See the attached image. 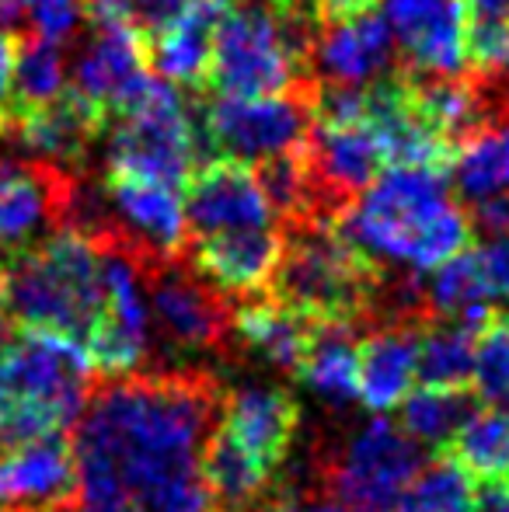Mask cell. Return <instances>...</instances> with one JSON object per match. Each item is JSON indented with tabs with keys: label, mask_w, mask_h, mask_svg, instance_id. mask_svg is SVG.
<instances>
[{
	"label": "cell",
	"mask_w": 509,
	"mask_h": 512,
	"mask_svg": "<svg viewBox=\"0 0 509 512\" xmlns=\"http://www.w3.org/2000/svg\"><path fill=\"white\" fill-rule=\"evenodd\" d=\"M475 391L492 408H509V314H492L475 338Z\"/></svg>",
	"instance_id": "d6a6232c"
},
{
	"label": "cell",
	"mask_w": 509,
	"mask_h": 512,
	"mask_svg": "<svg viewBox=\"0 0 509 512\" xmlns=\"http://www.w3.org/2000/svg\"><path fill=\"white\" fill-rule=\"evenodd\" d=\"M98 255L102 237L77 227L53 230L46 241L14 251L0 265L11 321L25 331L70 338L84 349L102 307Z\"/></svg>",
	"instance_id": "3957f363"
},
{
	"label": "cell",
	"mask_w": 509,
	"mask_h": 512,
	"mask_svg": "<svg viewBox=\"0 0 509 512\" xmlns=\"http://www.w3.org/2000/svg\"><path fill=\"white\" fill-rule=\"evenodd\" d=\"M84 14L95 21L98 28L109 25H140L133 0H81Z\"/></svg>",
	"instance_id": "74e56055"
},
{
	"label": "cell",
	"mask_w": 509,
	"mask_h": 512,
	"mask_svg": "<svg viewBox=\"0 0 509 512\" xmlns=\"http://www.w3.org/2000/svg\"><path fill=\"white\" fill-rule=\"evenodd\" d=\"M220 391L203 373H129L77 418V512H217L203 478Z\"/></svg>",
	"instance_id": "6da1fadb"
},
{
	"label": "cell",
	"mask_w": 509,
	"mask_h": 512,
	"mask_svg": "<svg viewBox=\"0 0 509 512\" xmlns=\"http://www.w3.org/2000/svg\"><path fill=\"white\" fill-rule=\"evenodd\" d=\"M475 506L478 495L471 474L454 457H436L408 481L394 512H475Z\"/></svg>",
	"instance_id": "f546056e"
},
{
	"label": "cell",
	"mask_w": 509,
	"mask_h": 512,
	"mask_svg": "<svg viewBox=\"0 0 509 512\" xmlns=\"http://www.w3.org/2000/svg\"><path fill=\"white\" fill-rule=\"evenodd\" d=\"M339 234L370 262L433 272L471 244V216L450 196L447 171L391 168L377 175L346 213Z\"/></svg>",
	"instance_id": "7a4b0ae2"
},
{
	"label": "cell",
	"mask_w": 509,
	"mask_h": 512,
	"mask_svg": "<svg viewBox=\"0 0 509 512\" xmlns=\"http://www.w3.org/2000/svg\"><path fill=\"white\" fill-rule=\"evenodd\" d=\"M475 411L464 391H447V387H422L401 401V429L426 446H450L464 418Z\"/></svg>",
	"instance_id": "4dcf8cb0"
},
{
	"label": "cell",
	"mask_w": 509,
	"mask_h": 512,
	"mask_svg": "<svg viewBox=\"0 0 509 512\" xmlns=\"http://www.w3.org/2000/svg\"><path fill=\"white\" fill-rule=\"evenodd\" d=\"M14 91L7 95V108H39L49 105L67 91V67L63 53L53 39L42 35H21L14 46Z\"/></svg>",
	"instance_id": "f1b7e54d"
},
{
	"label": "cell",
	"mask_w": 509,
	"mask_h": 512,
	"mask_svg": "<svg viewBox=\"0 0 509 512\" xmlns=\"http://www.w3.org/2000/svg\"><path fill=\"white\" fill-rule=\"evenodd\" d=\"M74 450L63 436H42L0 450V509L67 512L74 506Z\"/></svg>",
	"instance_id": "9a60e30c"
},
{
	"label": "cell",
	"mask_w": 509,
	"mask_h": 512,
	"mask_svg": "<svg viewBox=\"0 0 509 512\" xmlns=\"http://www.w3.org/2000/svg\"><path fill=\"white\" fill-rule=\"evenodd\" d=\"M475 258H478V269H482L492 300H506L509 304V234L489 237L485 244H478Z\"/></svg>",
	"instance_id": "d590c367"
},
{
	"label": "cell",
	"mask_w": 509,
	"mask_h": 512,
	"mask_svg": "<svg viewBox=\"0 0 509 512\" xmlns=\"http://www.w3.org/2000/svg\"><path fill=\"white\" fill-rule=\"evenodd\" d=\"M394 60V32L381 7L342 14L318 21L311 46L314 81L342 84V88H367Z\"/></svg>",
	"instance_id": "7c38bea8"
},
{
	"label": "cell",
	"mask_w": 509,
	"mask_h": 512,
	"mask_svg": "<svg viewBox=\"0 0 509 512\" xmlns=\"http://www.w3.org/2000/svg\"><path fill=\"white\" fill-rule=\"evenodd\" d=\"M196 272L224 293H262L276 283L283 234L276 227L206 234L192 248Z\"/></svg>",
	"instance_id": "d6986e66"
},
{
	"label": "cell",
	"mask_w": 509,
	"mask_h": 512,
	"mask_svg": "<svg viewBox=\"0 0 509 512\" xmlns=\"http://www.w3.org/2000/svg\"><path fill=\"white\" fill-rule=\"evenodd\" d=\"M478 331L464 321L433 317L419 328V377L426 387L464 391L475 373Z\"/></svg>",
	"instance_id": "4316f807"
},
{
	"label": "cell",
	"mask_w": 509,
	"mask_h": 512,
	"mask_svg": "<svg viewBox=\"0 0 509 512\" xmlns=\"http://www.w3.org/2000/svg\"><path fill=\"white\" fill-rule=\"evenodd\" d=\"M105 108L84 98L77 88L63 91L56 102L39 108H7L0 112V140H11L18 147L32 150L46 164L77 161L88 150V143L102 133Z\"/></svg>",
	"instance_id": "2e32d148"
},
{
	"label": "cell",
	"mask_w": 509,
	"mask_h": 512,
	"mask_svg": "<svg viewBox=\"0 0 509 512\" xmlns=\"http://www.w3.org/2000/svg\"><path fill=\"white\" fill-rule=\"evenodd\" d=\"M426 304L429 314L464 321L475 331H482L492 317V293L485 286V276L478 269L475 248H464L461 255L447 258L440 269H433L426 283Z\"/></svg>",
	"instance_id": "484cf974"
},
{
	"label": "cell",
	"mask_w": 509,
	"mask_h": 512,
	"mask_svg": "<svg viewBox=\"0 0 509 512\" xmlns=\"http://www.w3.org/2000/svg\"><path fill=\"white\" fill-rule=\"evenodd\" d=\"M234 331L238 338L262 356L269 366L279 370H297L304 359L307 338L314 331V321L300 314L297 307L283 304V300H262V304H245L234 314Z\"/></svg>",
	"instance_id": "cb8c5ba5"
},
{
	"label": "cell",
	"mask_w": 509,
	"mask_h": 512,
	"mask_svg": "<svg viewBox=\"0 0 509 512\" xmlns=\"http://www.w3.org/2000/svg\"><path fill=\"white\" fill-rule=\"evenodd\" d=\"M220 425L245 453H252L262 467L276 474L286 460L290 443L300 425V405L290 391L269 384H248L220 401Z\"/></svg>",
	"instance_id": "e0dca14e"
},
{
	"label": "cell",
	"mask_w": 509,
	"mask_h": 512,
	"mask_svg": "<svg viewBox=\"0 0 509 512\" xmlns=\"http://www.w3.org/2000/svg\"><path fill=\"white\" fill-rule=\"evenodd\" d=\"M203 478L213 495V506L224 512H248L269 492L272 471L245 453L224 429L210 432L203 450Z\"/></svg>",
	"instance_id": "d4e9b609"
},
{
	"label": "cell",
	"mask_w": 509,
	"mask_h": 512,
	"mask_svg": "<svg viewBox=\"0 0 509 512\" xmlns=\"http://www.w3.org/2000/svg\"><path fill=\"white\" fill-rule=\"evenodd\" d=\"M387 25L408 70L436 77L468 74V11L461 0H384Z\"/></svg>",
	"instance_id": "4fadbf2b"
},
{
	"label": "cell",
	"mask_w": 509,
	"mask_h": 512,
	"mask_svg": "<svg viewBox=\"0 0 509 512\" xmlns=\"http://www.w3.org/2000/svg\"><path fill=\"white\" fill-rule=\"evenodd\" d=\"M11 345V310H7V297H4V279H0V356Z\"/></svg>",
	"instance_id": "7bdbcfd3"
},
{
	"label": "cell",
	"mask_w": 509,
	"mask_h": 512,
	"mask_svg": "<svg viewBox=\"0 0 509 512\" xmlns=\"http://www.w3.org/2000/svg\"><path fill=\"white\" fill-rule=\"evenodd\" d=\"M227 7H231L227 0H185L175 14L150 25L147 67L168 84L203 88L213 32L224 21Z\"/></svg>",
	"instance_id": "ac0fdd59"
},
{
	"label": "cell",
	"mask_w": 509,
	"mask_h": 512,
	"mask_svg": "<svg viewBox=\"0 0 509 512\" xmlns=\"http://www.w3.org/2000/svg\"><path fill=\"white\" fill-rule=\"evenodd\" d=\"M499 168H503V189H509V122L499 129Z\"/></svg>",
	"instance_id": "f6af8a7d"
},
{
	"label": "cell",
	"mask_w": 509,
	"mask_h": 512,
	"mask_svg": "<svg viewBox=\"0 0 509 512\" xmlns=\"http://www.w3.org/2000/svg\"><path fill=\"white\" fill-rule=\"evenodd\" d=\"M300 380L335 408L356 401L360 373V328L346 321H314L304 359L297 366Z\"/></svg>",
	"instance_id": "603a6c76"
},
{
	"label": "cell",
	"mask_w": 509,
	"mask_h": 512,
	"mask_svg": "<svg viewBox=\"0 0 509 512\" xmlns=\"http://www.w3.org/2000/svg\"><path fill=\"white\" fill-rule=\"evenodd\" d=\"M25 14L28 25L35 28V35L60 42L77 28L84 7L81 0H25Z\"/></svg>",
	"instance_id": "e575fe53"
},
{
	"label": "cell",
	"mask_w": 509,
	"mask_h": 512,
	"mask_svg": "<svg viewBox=\"0 0 509 512\" xmlns=\"http://www.w3.org/2000/svg\"><path fill=\"white\" fill-rule=\"evenodd\" d=\"M161 262H143V272L150 276L147 310L150 328L161 331L164 345L175 356H196L210 352L224 342L231 317L227 307L213 290H206L199 279H192L182 269H157Z\"/></svg>",
	"instance_id": "30bf717a"
},
{
	"label": "cell",
	"mask_w": 509,
	"mask_h": 512,
	"mask_svg": "<svg viewBox=\"0 0 509 512\" xmlns=\"http://www.w3.org/2000/svg\"><path fill=\"white\" fill-rule=\"evenodd\" d=\"M468 70L509 77V18H468Z\"/></svg>",
	"instance_id": "836d02e7"
},
{
	"label": "cell",
	"mask_w": 509,
	"mask_h": 512,
	"mask_svg": "<svg viewBox=\"0 0 509 512\" xmlns=\"http://www.w3.org/2000/svg\"><path fill=\"white\" fill-rule=\"evenodd\" d=\"M381 265L356 251L335 223H293L283 237L276 293L311 321L356 324L370 317V300L381 283Z\"/></svg>",
	"instance_id": "5b68a950"
},
{
	"label": "cell",
	"mask_w": 509,
	"mask_h": 512,
	"mask_svg": "<svg viewBox=\"0 0 509 512\" xmlns=\"http://www.w3.org/2000/svg\"><path fill=\"white\" fill-rule=\"evenodd\" d=\"M471 227H478L482 234L499 237L509 234V196L496 192V196H485L478 203H471Z\"/></svg>",
	"instance_id": "8d00e7d4"
},
{
	"label": "cell",
	"mask_w": 509,
	"mask_h": 512,
	"mask_svg": "<svg viewBox=\"0 0 509 512\" xmlns=\"http://www.w3.org/2000/svg\"><path fill=\"white\" fill-rule=\"evenodd\" d=\"M450 168H454V182L468 203H478V199L503 192V168H499V133L496 129H485V133H475L464 143H457Z\"/></svg>",
	"instance_id": "1f68e13d"
},
{
	"label": "cell",
	"mask_w": 509,
	"mask_h": 512,
	"mask_svg": "<svg viewBox=\"0 0 509 512\" xmlns=\"http://www.w3.org/2000/svg\"><path fill=\"white\" fill-rule=\"evenodd\" d=\"M422 450L401 425L374 418L346 439L332 460V488L353 512H394L408 481L419 474Z\"/></svg>",
	"instance_id": "9c48e42d"
},
{
	"label": "cell",
	"mask_w": 509,
	"mask_h": 512,
	"mask_svg": "<svg viewBox=\"0 0 509 512\" xmlns=\"http://www.w3.org/2000/svg\"><path fill=\"white\" fill-rule=\"evenodd\" d=\"M91 359L77 342L25 331L0 356V450L63 429L88 408Z\"/></svg>",
	"instance_id": "277c9868"
},
{
	"label": "cell",
	"mask_w": 509,
	"mask_h": 512,
	"mask_svg": "<svg viewBox=\"0 0 509 512\" xmlns=\"http://www.w3.org/2000/svg\"><path fill=\"white\" fill-rule=\"evenodd\" d=\"M297 512H353L342 506L339 499H321V502H297Z\"/></svg>",
	"instance_id": "ee69618b"
},
{
	"label": "cell",
	"mask_w": 509,
	"mask_h": 512,
	"mask_svg": "<svg viewBox=\"0 0 509 512\" xmlns=\"http://www.w3.org/2000/svg\"><path fill=\"white\" fill-rule=\"evenodd\" d=\"M74 182L56 164H0V244H21L39 227L67 220Z\"/></svg>",
	"instance_id": "ffe728a7"
},
{
	"label": "cell",
	"mask_w": 509,
	"mask_h": 512,
	"mask_svg": "<svg viewBox=\"0 0 509 512\" xmlns=\"http://www.w3.org/2000/svg\"><path fill=\"white\" fill-rule=\"evenodd\" d=\"M14 35L0 32V112L7 105V88H11V70H14Z\"/></svg>",
	"instance_id": "f35d334b"
},
{
	"label": "cell",
	"mask_w": 509,
	"mask_h": 512,
	"mask_svg": "<svg viewBox=\"0 0 509 512\" xmlns=\"http://www.w3.org/2000/svg\"><path fill=\"white\" fill-rule=\"evenodd\" d=\"M419 377V328L384 324L360 342V373H356V398L370 411L398 408L412 394Z\"/></svg>",
	"instance_id": "7402d4cb"
},
{
	"label": "cell",
	"mask_w": 509,
	"mask_h": 512,
	"mask_svg": "<svg viewBox=\"0 0 509 512\" xmlns=\"http://www.w3.org/2000/svg\"><path fill=\"white\" fill-rule=\"evenodd\" d=\"M102 307L84 342L91 366L109 377H129L140 370L150 349V310L143 297V258L116 234L102 237L98 255Z\"/></svg>",
	"instance_id": "ba28073f"
},
{
	"label": "cell",
	"mask_w": 509,
	"mask_h": 512,
	"mask_svg": "<svg viewBox=\"0 0 509 512\" xmlns=\"http://www.w3.org/2000/svg\"><path fill=\"white\" fill-rule=\"evenodd\" d=\"M314 84L283 95H220L203 105L196 122V143L231 161H269L304 147L311 133Z\"/></svg>",
	"instance_id": "52a82bcc"
},
{
	"label": "cell",
	"mask_w": 509,
	"mask_h": 512,
	"mask_svg": "<svg viewBox=\"0 0 509 512\" xmlns=\"http://www.w3.org/2000/svg\"><path fill=\"white\" fill-rule=\"evenodd\" d=\"M196 122L175 84L150 77L116 108L109 171L182 189L196 161Z\"/></svg>",
	"instance_id": "8992f818"
},
{
	"label": "cell",
	"mask_w": 509,
	"mask_h": 512,
	"mask_svg": "<svg viewBox=\"0 0 509 512\" xmlns=\"http://www.w3.org/2000/svg\"><path fill=\"white\" fill-rule=\"evenodd\" d=\"M475 512H509V485H503V481H489L485 492L478 495Z\"/></svg>",
	"instance_id": "60d3db41"
},
{
	"label": "cell",
	"mask_w": 509,
	"mask_h": 512,
	"mask_svg": "<svg viewBox=\"0 0 509 512\" xmlns=\"http://www.w3.org/2000/svg\"><path fill=\"white\" fill-rule=\"evenodd\" d=\"M468 18H509V0H461Z\"/></svg>",
	"instance_id": "b9f144b4"
},
{
	"label": "cell",
	"mask_w": 509,
	"mask_h": 512,
	"mask_svg": "<svg viewBox=\"0 0 509 512\" xmlns=\"http://www.w3.org/2000/svg\"><path fill=\"white\" fill-rule=\"evenodd\" d=\"M133 4H136V18L147 21V25H157V21H164L168 14H175L185 0H133Z\"/></svg>",
	"instance_id": "ab89813d"
},
{
	"label": "cell",
	"mask_w": 509,
	"mask_h": 512,
	"mask_svg": "<svg viewBox=\"0 0 509 512\" xmlns=\"http://www.w3.org/2000/svg\"><path fill=\"white\" fill-rule=\"evenodd\" d=\"M105 192L123 223L119 237L143 262H171L175 255H182L189 220H185V199L178 196L175 185L109 171Z\"/></svg>",
	"instance_id": "5bb4252c"
},
{
	"label": "cell",
	"mask_w": 509,
	"mask_h": 512,
	"mask_svg": "<svg viewBox=\"0 0 509 512\" xmlns=\"http://www.w3.org/2000/svg\"><path fill=\"white\" fill-rule=\"evenodd\" d=\"M185 220L199 237H206L276 227V209L265 199L255 168L231 157H213L185 182Z\"/></svg>",
	"instance_id": "8fae6325"
},
{
	"label": "cell",
	"mask_w": 509,
	"mask_h": 512,
	"mask_svg": "<svg viewBox=\"0 0 509 512\" xmlns=\"http://www.w3.org/2000/svg\"><path fill=\"white\" fill-rule=\"evenodd\" d=\"M454 460L482 481L509 478V408L471 411L450 439Z\"/></svg>",
	"instance_id": "83f0119b"
},
{
	"label": "cell",
	"mask_w": 509,
	"mask_h": 512,
	"mask_svg": "<svg viewBox=\"0 0 509 512\" xmlns=\"http://www.w3.org/2000/svg\"><path fill=\"white\" fill-rule=\"evenodd\" d=\"M147 81V28L143 25H109L98 28L91 46L77 63L74 88L91 98L105 115Z\"/></svg>",
	"instance_id": "44dd1931"
}]
</instances>
